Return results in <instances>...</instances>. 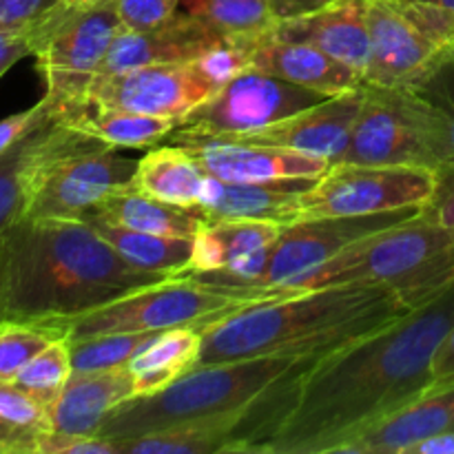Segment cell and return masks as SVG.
<instances>
[{
	"mask_svg": "<svg viewBox=\"0 0 454 454\" xmlns=\"http://www.w3.org/2000/svg\"><path fill=\"white\" fill-rule=\"evenodd\" d=\"M71 372H74L71 344L69 337H62V340H56L47 348L40 350L31 362H27L25 368L13 377L12 384L51 411V406L65 390Z\"/></svg>",
	"mask_w": 454,
	"mask_h": 454,
	"instance_id": "836d02e7",
	"label": "cell"
},
{
	"mask_svg": "<svg viewBox=\"0 0 454 454\" xmlns=\"http://www.w3.org/2000/svg\"><path fill=\"white\" fill-rule=\"evenodd\" d=\"M136 397L129 366L106 371H74L51 406L56 437H98L102 421L114 408Z\"/></svg>",
	"mask_w": 454,
	"mask_h": 454,
	"instance_id": "44dd1931",
	"label": "cell"
},
{
	"mask_svg": "<svg viewBox=\"0 0 454 454\" xmlns=\"http://www.w3.org/2000/svg\"><path fill=\"white\" fill-rule=\"evenodd\" d=\"M269 34L293 43L313 44L362 74V78L366 75L371 62V34L364 0H340L306 16L278 20Z\"/></svg>",
	"mask_w": 454,
	"mask_h": 454,
	"instance_id": "ffe728a7",
	"label": "cell"
},
{
	"mask_svg": "<svg viewBox=\"0 0 454 454\" xmlns=\"http://www.w3.org/2000/svg\"><path fill=\"white\" fill-rule=\"evenodd\" d=\"M264 402L248 408V411L211 417V419L189 421V424L173 426V428L160 430V433H151L145 434V437L124 439V442L114 443L118 446V454L239 452L244 439H247L244 426H247L248 419H262V406H264Z\"/></svg>",
	"mask_w": 454,
	"mask_h": 454,
	"instance_id": "d4e9b609",
	"label": "cell"
},
{
	"mask_svg": "<svg viewBox=\"0 0 454 454\" xmlns=\"http://www.w3.org/2000/svg\"><path fill=\"white\" fill-rule=\"evenodd\" d=\"M65 129V124L49 114L16 146L0 155V238L20 217H25L35 173L58 145Z\"/></svg>",
	"mask_w": 454,
	"mask_h": 454,
	"instance_id": "484cf974",
	"label": "cell"
},
{
	"mask_svg": "<svg viewBox=\"0 0 454 454\" xmlns=\"http://www.w3.org/2000/svg\"><path fill=\"white\" fill-rule=\"evenodd\" d=\"M454 384V328L448 333V337L443 340V344L439 346L437 355H434L433 362V390L443 388V386Z\"/></svg>",
	"mask_w": 454,
	"mask_h": 454,
	"instance_id": "b9f144b4",
	"label": "cell"
},
{
	"mask_svg": "<svg viewBox=\"0 0 454 454\" xmlns=\"http://www.w3.org/2000/svg\"><path fill=\"white\" fill-rule=\"evenodd\" d=\"M208 173L184 146H158L137 160L133 189L177 207H198Z\"/></svg>",
	"mask_w": 454,
	"mask_h": 454,
	"instance_id": "f546056e",
	"label": "cell"
},
{
	"mask_svg": "<svg viewBox=\"0 0 454 454\" xmlns=\"http://www.w3.org/2000/svg\"><path fill=\"white\" fill-rule=\"evenodd\" d=\"M49 111L65 127L96 137L109 146H118V149L158 145V142L167 140L180 124L168 118H155V115L100 105L84 96L65 102V105L49 106Z\"/></svg>",
	"mask_w": 454,
	"mask_h": 454,
	"instance_id": "7402d4cb",
	"label": "cell"
},
{
	"mask_svg": "<svg viewBox=\"0 0 454 454\" xmlns=\"http://www.w3.org/2000/svg\"><path fill=\"white\" fill-rule=\"evenodd\" d=\"M62 3H96V0H62Z\"/></svg>",
	"mask_w": 454,
	"mask_h": 454,
	"instance_id": "bcb514c9",
	"label": "cell"
},
{
	"mask_svg": "<svg viewBox=\"0 0 454 454\" xmlns=\"http://www.w3.org/2000/svg\"><path fill=\"white\" fill-rule=\"evenodd\" d=\"M162 279L129 266L84 220L20 217L0 238L4 319L65 322Z\"/></svg>",
	"mask_w": 454,
	"mask_h": 454,
	"instance_id": "7a4b0ae2",
	"label": "cell"
},
{
	"mask_svg": "<svg viewBox=\"0 0 454 454\" xmlns=\"http://www.w3.org/2000/svg\"><path fill=\"white\" fill-rule=\"evenodd\" d=\"M171 145L189 149L208 176L229 182L319 180L331 168L328 160L282 146L248 145L217 137H186Z\"/></svg>",
	"mask_w": 454,
	"mask_h": 454,
	"instance_id": "2e32d148",
	"label": "cell"
},
{
	"mask_svg": "<svg viewBox=\"0 0 454 454\" xmlns=\"http://www.w3.org/2000/svg\"><path fill=\"white\" fill-rule=\"evenodd\" d=\"M450 244H454V229L412 217L350 244L324 264L270 291L264 300L313 288L395 282Z\"/></svg>",
	"mask_w": 454,
	"mask_h": 454,
	"instance_id": "9c48e42d",
	"label": "cell"
},
{
	"mask_svg": "<svg viewBox=\"0 0 454 454\" xmlns=\"http://www.w3.org/2000/svg\"><path fill=\"white\" fill-rule=\"evenodd\" d=\"M454 433V384L433 390L393 417L366 430L346 454H406L415 443Z\"/></svg>",
	"mask_w": 454,
	"mask_h": 454,
	"instance_id": "603a6c76",
	"label": "cell"
},
{
	"mask_svg": "<svg viewBox=\"0 0 454 454\" xmlns=\"http://www.w3.org/2000/svg\"><path fill=\"white\" fill-rule=\"evenodd\" d=\"M115 7L124 29L146 31L171 20L180 0H115Z\"/></svg>",
	"mask_w": 454,
	"mask_h": 454,
	"instance_id": "8d00e7d4",
	"label": "cell"
},
{
	"mask_svg": "<svg viewBox=\"0 0 454 454\" xmlns=\"http://www.w3.org/2000/svg\"><path fill=\"white\" fill-rule=\"evenodd\" d=\"M434 189L437 171L428 167L333 164L301 193V220L421 208Z\"/></svg>",
	"mask_w": 454,
	"mask_h": 454,
	"instance_id": "8fae6325",
	"label": "cell"
},
{
	"mask_svg": "<svg viewBox=\"0 0 454 454\" xmlns=\"http://www.w3.org/2000/svg\"><path fill=\"white\" fill-rule=\"evenodd\" d=\"M4 319V310H3V297H0V322Z\"/></svg>",
	"mask_w": 454,
	"mask_h": 454,
	"instance_id": "7dc6e473",
	"label": "cell"
},
{
	"mask_svg": "<svg viewBox=\"0 0 454 454\" xmlns=\"http://www.w3.org/2000/svg\"><path fill=\"white\" fill-rule=\"evenodd\" d=\"M51 114L47 106V102L40 100L38 105L29 106L25 111H18V114L7 115V118L0 120V155L7 153L12 146H16L27 133L34 127H38L47 115Z\"/></svg>",
	"mask_w": 454,
	"mask_h": 454,
	"instance_id": "ab89813d",
	"label": "cell"
},
{
	"mask_svg": "<svg viewBox=\"0 0 454 454\" xmlns=\"http://www.w3.org/2000/svg\"><path fill=\"white\" fill-rule=\"evenodd\" d=\"M335 3H340V0H270V9H273L278 20H288V18L319 12V9L331 7Z\"/></svg>",
	"mask_w": 454,
	"mask_h": 454,
	"instance_id": "7bdbcfd3",
	"label": "cell"
},
{
	"mask_svg": "<svg viewBox=\"0 0 454 454\" xmlns=\"http://www.w3.org/2000/svg\"><path fill=\"white\" fill-rule=\"evenodd\" d=\"M158 333H118L89 340L69 341L74 371H106V368L129 366L133 355Z\"/></svg>",
	"mask_w": 454,
	"mask_h": 454,
	"instance_id": "d590c367",
	"label": "cell"
},
{
	"mask_svg": "<svg viewBox=\"0 0 454 454\" xmlns=\"http://www.w3.org/2000/svg\"><path fill=\"white\" fill-rule=\"evenodd\" d=\"M177 12L231 40L257 38L278 22L270 0H180Z\"/></svg>",
	"mask_w": 454,
	"mask_h": 454,
	"instance_id": "d6a6232c",
	"label": "cell"
},
{
	"mask_svg": "<svg viewBox=\"0 0 454 454\" xmlns=\"http://www.w3.org/2000/svg\"><path fill=\"white\" fill-rule=\"evenodd\" d=\"M411 313L388 284H346L251 301L202 326L198 366L324 357Z\"/></svg>",
	"mask_w": 454,
	"mask_h": 454,
	"instance_id": "3957f363",
	"label": "cell"
},
{
	"mask_svg": "<svg viewBox=\"0 0 454 454\" xmlns=\"http://www.w3.org/2000/svg\"><path fill=\"white\" fill-rule=\"evenodd\" d=\"M200 348H202V328L198 326L168 328L158 333L129 362L136 397L160 393L180 380L184 372L193 371L198 366Z\"/></svg>",
	"mask_w": 454,
	"mask_h": 454,
	"instance_id": "f1b7e54d",
	"label": "cell"
},
{
	"mask_svg": "<svg viewBox=\"0 0 454 454\" xmlns=\"http://www.w3.org/2000/svg\"><path fill=\"white\" fill-rule=\"evenodd\" d=\"M364 4L371 34V62L364 84L402 87L446 53L415 25L397 0H364Z\"/></svg>",
	"mask_w": 454,
	"mask_h": 454,
	"instance_id": "5bb4252c",
	"label": "cell"
},
{
	"mask_svg": "<svg viewBox=\"0 0 454 454\" xmlns=\"http://www.w3.org/2000/svg\"><path fill=\"white\" fill-rule=\"evenodd\" d=\"M421 220L433 222V224L454 229V164L452 167L439 168L437 171V189L428 204H424L419 211Z\"/></svg>",
	"mask_w": 454,
	"mask_h": 454,
	"instance_id": "f35d334b",
	"label": "cell"
},
{
	"mask_svg": "<svg viewBox=\"0 0 454 454\" xmlns=\"http://www.w3.org/2000/svg\"><path fill=\"white\" fill-rule=\"evenodd\" d=\"M454 328V284L397 322L317 357L247 452L335 454L433 388V362Z\"/></svg>",
	"mask_w": 454,
	"mask_h": 454,
	"instance_id": "6da1fadb",
	"label": "cell"
},
{
	"mask_svg": "<svg viewBox=\"0 0 454 454\" xmlns=\"http://www.w3.org/2000/svg\"><path fill=\"white\" fill-rule=\"evenodd\" d=\"M51 412L13 384H0V454H43Z\"/></svg>",
	"mask_w": 454,
	"mask_h": 454,
	"instance_id": "1f68e13d",
	"label": "cell"
},
{
	"mask_svg": "<svg viewBox=\"0 0 454 454\" xmlns=\"http://www.w3.org/2000/svg\"><path fill=\"white\" fill-rule=\"evenodd\" d=\"M247 304L251 301L204 286L186 275H176L151 286L137 288L78 317L44 324H56L67 333L69 341H80L118 333H162L180 326L202 328L204 324Z\"/></svg>",
	"mask_w": 454,
	"mask_h": 454,
	"instance_id": "ba28073f",
	"label": "cell"
},
{
	"mask_svg": "<svg viewBox=\"0 0 454 454\" xmlns=\"http://www.w3.org/2000/svg\"><path fill=\"white\" fill-rule=\"evenodd\" d=\"M419 115L434 171L454 164V49L430 62L411 82L395 87Z\"/></svg>",
	"mask_w": 454,
	"mask_h": 454,
	"instance_id": "cb8c5ba5",
	"label": "cell"
},
{
	"mask_svg": "<svg viewBox=\"0 0 454 454\" xmlns=\"http://www.w3.org/2000/svg\"><path fill=\"white\" fill-rule=\"evenodd\" d=\"M362 102L364 84L357 89H350V91L326 98L319 105L300 111L291 118H284L279 122L269 124V127L257 129V131L244 133V136L226 137V140L282 146V149L300 151V153L328 160L333 167V164L344 158L346 149H348L350 133H353Z\"/></svg>",
	"mask_w": 454,
	"mask_h": 454,
	"instance_id": "9a60e30c",
	"label": "cell"
},
{
	"mask_svg": "<svg viewBox=\"0 0 454 454\" xmlns=\"http://www.w3.org/2000/svg\"><path fill=\"white\" fill-rule=\"evenodd\" d=\"M244 69V53L238 40H233L222 51L195 62L137 67L122 74H96L84 82L80 96L100 105L182 124L191 111L215 96L226 80Z\"/></svg>",
	"mask_w": 454,
	"mask_h": 454,
	"instance_id": "5b68a950",
	"label": "cell"
},
{
	"mask_svg": "<svg viewBox=\"0 0 454 454\" xmlns=\"http://www.w3.org/2000/svg\"><path fill=\"white\" fill-rule=\"evenodd\" d=\"M337 164L434 168L419 115L399 89L364 84L348 149Z\"/></svg>",
	"mask_w": 454,
	"mask_h": 454,
	"instance_id": "4fadbf2b",
	"label": "cell"
},
{
	"mask_svg": "<svg viewBox=\"0 0 454 454\" xmlns=\"http://www.w3.org/2000/svg\"><path fill=\"white\" fill-rule=\"evenodd\" d=\"M315 182H229L208 176L202 200L191 208L207 222L255 220L286 226L301 220V193Z\"/></svg>",
	"mask_w": 454,
	"mask_h": 454,
	"instance_id": "d6986e66",
	"label": "cell"
},
{
	"mask_svg": "<svg viewBox=\"0 0 454 454\" xmlns=\"http://www.w3.org/2000/svg\"><path fill=\"white\" fill-rule=\"evenodd\" d=\"M233 43L195 18L177 12L164 25L146 31L122 29L115 35L98 74H122L149 65H180L213 56Z\"/></svg>",
	"mask_w": 454,
	"mask_h": 454,
	"instance_id": "e0dca14e",
	"label": "cell"
},
{
	"mask_svg": "<svg viewBox=\"0 0 454 454\" xmlns=\"http://www.w3.org/2000/svg\"><path fill=\"white\" fill-rule=\"evenodd\" d=\"M136 168L118 146L67 127L35 173L25 217L82 220L106 195L133 186Z\"/></svg>",
	"mask_w": 454,
	"mask_h": 454,
	"instance_id": "52a82bcc",
	"label": "cell"
},
{
	"mask_svg": "<svg viewBox=\"0 0 454 454\" xmlns=\"http://www.w3.org/2000/svg\"><path fill=\"white\" fill-rule=\"evenodd\" d=\"M27 56H31L29 31H0V78Z\"/></svg>",
	"mask_w": 454,
	"mask_h": 454,
	"instance_id": "60d3db41",
	"label": "cell"
},
{
	"mask_svg": "<svg viewBox=\"0 0 454 454\" xmlns=\"http://www.w3.org/2000/svg\"><path fill=\"white\" fill-rule=\"evenodd\" d=\"M408 3H426V4H437V7L450 9V12H454V0H408Z\"/></svg>",
	"mask_w": 454,
	"mask_h": 454,
	"instance_id": "f6af8a7d",
	"label": "cell"
},
{
	"mask_svg": "<svg viewBox=\"0 0 454 454\" xmlns=\"http://www.w3.org/2000/svg\"><path fill=\"white\" fill-rule=\"evenodd\" d=\"M238 43L247 69L264 71L275 78L288 80L326 96H337L364 84L362 74L313 44L275 38L269 31L257 38L238 40Z\"/></svg>",
	"mask_w": 454,
	"mask_h": 454,
	"instance_id": "ac0fdd59",
	"label": "cell"
},
{
	"mask_svg": "<svg viewBox=\"0 0 454 454\" xmlns=\"http://www.w3.org/2000/svg\"><path fill=\"white\" fill-rule=\"evenodd\" d=\"M100 238L127 262L145 273L176 278L184 273L193 260L195 238H173V235L145 233L109 222H89Z\"/></svg>",
	"mask_w": 454,
	"mask_h": 454,
	"instance_id": "4dcf8cb0",
	"label": "cell"
},
{
	"mask_svg": "<svg viewBox=\"0 0 454 454\" xmlns=\"http://www.w3.org/2000/svg\"><path fill=\"white\" fill-rule=\"evenodd\" d=\"M282 229V224L255 220L208 222L195 235L193 260L184 273L226 270L244 264L260 251L273 247Z\"/></svg>",
	"mask_w": 454,
	"mask_h": 454,
	"instance_id": "83f0119b",
	"label": "cell"
},
{
	"mask_svg": "<svg viewBox=\"0 0 454 454\" xmlns=\"http://www.w3.org/2000/svg\"><path fill=\"white\" fill-rule=\"evenodd\" d=\"M406 454H454V433L437 434L415 443Z\"/></svg>",
	"mask_w": 454,
	"mask_h": 454,
	"instance_id": "ee69618b",
	"label": "cell"
},
{
	"mask_svg": "<svg viewBox=\"0 0 454 454\" xmlns=\"http://www.w3.org/2000/svg\"><path fill=\"white\" fill-rule=\"evenodd\" d=\"M82 220L109 222V224L127 226L145 233L173 235V238H195L208 224L195 208L162 202L133 186L106 195Z\"/></svg>",
	"mask_w": 454,
	"mask_h": 454,
	"instance_id": "4316f807",
	"label": "cell"
},
{
	"mask_svg": "<svg viewBox=\"0 0 454 454\" xmlns=\"http://www.w3.org/2000/svg\"><path fill=\"white\" fill-rule=\"evenodd\" d=\"M67 337L56 324L43 322H0V384H12L13 377L25 368L27 362L35 357L56 340Z\"/></svg>",
	"mask_w": 454,
	"mask_h": 454,
	"instance_id": "e575fe53",
	"label": "cell"
},
{
	"mask_svg": "<svg viewBox=\"0 0 454 454\" xmlns=\"http://www.w3.org/2000/svg\"><path fill=\"white\" fill-rule=\"evenodd\" d=\"M326 93L300 87L257 69H244L226 80L215 96L191 111L167 140L238 137L324 102Z\"/></svg>",
	"mask_w": 454,
	"mask_h": 454,
	"instance_id": "30bf717a",
	"label": "cell"
},
{
	"mask_svg": "<svg viewBox=\"0 0 454 454\" xmlns=\"http://www.w3.org/2000/svg\"><path fill=\"white\" fill-rule=\"evenodd\" d=\"M115 0L58 3L29 29L31 56L44 80L43 100L65 105L82 93L100 71L115 35L122 31Z\"/></svg>",
	"mask_w": 454,
	"mask_h": 454,
	"instance_id": "8992f818",
	"label": "cell"
},
{
	"mask_svg": "<svg viewBox=\"0 0 454 454\" xmlns=\"http://www.w3.org/2000/svg\"><path fill=\"white\" fill-rule=\"evenodd\" d=\"M421 208H399V211L372 213V215H344V217H306L286 224L278 242L270 248L269 266L253 291L244 295L248 301H260L275 288L284 286L291 279L300 278L306 270L324 264L362 238L390 226L403 224L419 215Z\"/></svg>",
	"mask_w": 454,
	"mask_h": 454,
	"instance_id": "7c38bea8",
	"label": "cell"
},
{
	"mask_svg": "<svg viewBox=\"0 0 454 454\" xmlns=\"http://www.w3.org/2000/svg\"><path fill=\"white\" fill-rule=\"evenodd\" d=\"M60 0H0V31H29Z\"/></svg>",
	"mask_w": 454,
	"mask_h": 454,
	"instance_id": "74e56055",
	"label": "cell"
},
{
	"mask_svg": "<svg viewBox=\"0 0 454 454\" xmlns=\"http://www.w3.org/2000/svg\"><path fill=\"white\" fill-rule=\"evenodd\" d=\"M306 359L253 357L213 366H195L164 390L120 403L102 421L98 437L109 442L145 437L189 421L248 411Z\"/></svg>",
	"mask_w": 454,
	"mask_h": 454,
	"instance_id": "277c9868",
	"label": "cell"
}]
</instances>
